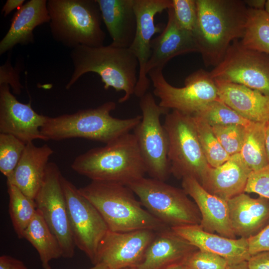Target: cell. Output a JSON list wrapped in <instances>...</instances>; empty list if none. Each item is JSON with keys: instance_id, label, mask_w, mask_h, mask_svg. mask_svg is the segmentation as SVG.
Returning <instances> with one entry per match:
<instances>
[{"instance_id": "cell-25", "label": "cell", "mask_w": 269, "mask_h": 269, "mask_svg": "<svg viewBox=\"0 0 269 269\" xmlns=\"http://www.w3.org/2000/svg\"><path fill=\"white\" fill-rule=\"evenodd\" d=\"M198 249L176 234L171 228L156 232L137 269H166L182 263Z\"/></svg>"}, {"instance_id": "cell-10", "label": "cell", "mask_w": 269, "mask_h": 269, "mask_svg": "<svg viewBox=\"0 0 269 269\" xmlns=\"http://www.w3.org/2000/svg\"><path fill=\"white\" fill-rule=\"evenodd\" d=\"M162 70L155 68L148 73L153 94L159 98L161 107L192 115L219 99L216 85L210 72L197 70L186 78L184 87L177 88L168 83Z\"/></svg>"}, {"instance_id": "cell-45", "label": "cell", "mask_w": 269, "mask_h": 269, "mask_svg": "<svg viewBox=\"0 0 269 269\" xmlns=\"http://www.w3.org/2000/svg\"><path fill=\"white\" fill-rule=\"evenodd\" d=\"M226 269H249L247 264V261H244L241 263L228 265Z\"/></svg>"}, {"instance_id": "cell-9", "label": "cell", "mask_w": 269, "mask_h": 269, "mask_svg": "<svg viewBox=\"0 0 269 269\" xmlns=\"http://www.w3.org/2000/svg\"><path fill=\"white\" fill-rule=\"evenodd\" d=\"M141 119L134 128V134L151 178L166 181L170 173L168 160V138L160 118L169 110L157 104L150 92L140 98Z\"/></svg>"}, {"instance_id": "cell-34", "label": "cell", "mask_w": 269, "mask_h": 269, "mask_svg": "<svg viewBox=\"0 0 269 269\" xmlns=\"http://www.w3.org/2000/svg\"><path fill=\"white\" fill-rule=\"evenodd\" d=\"M211 127L220 144L230 156L240 153L247 127L238 124L214 126Z\"/></svg>"}, {"instance_id": "cell-44", "label": "cell", "mask_w": 269, "mask_h": 269, "mask_svg": "<svg viewBox=\"0 0 269 269\" xmlns=\"http://www.w3.org/2000/svg\"><path fill=\"white\" fill-rule=\"evenodd\" d=\"M265 143L267 153L269 161V120L265 124Z\"/></svg>"}, {"instance_id": "cell-37", "label": "cell", "mask_w": 269, "mask_h": 269, "mask_svg": "<svg viewBox=\"0 0 269 269\" xmlns=\"http://www.w3.org/2000/svg\"><path fill=\"white\" fill-rule=\"evenodd\" d=\"M244 192L255 193L269 199V164L251 172Z\"/></svg>"}, {"instance_id": "cell-46", "label": "cell", "mask_w": 269, "mask_h": 269, "mask_svg": "<svg viewBox=\"0 0 269 269\" xmlns=\"http://www.w3.org/2000/svg\"><path fill=\"white\" fill-rule=\"evenodd\" d=\"M166 269H187V268L182 263H180L173 264Z\"/></svg>"}, {"instance_id": "cell-21", "label": "cell", "mask_w": 269, "mask_h": 269, "mask_svg": "<svg viewBox=\"0 0 269 269\" xmlns=\"http://www.w3.org/2000/svg\"><path fill=\"white\" fill-rule=\"evenodd\" d=\"M231 225L235 235L249 238L269 223V199L251 197L242 193L227 201Z\"/></svg>"}, {"instance_id": "cell-29", "label": "cell", "mask_w": 269, "mask_h": 269, "mask_svg": "<svg viewBox=\"0 0 269 269\" xmlns=\"http://www.w3.org/2000/svg\"><path fill=\"white\" fill-rule=\"evenodd\" d=\"M9 196L8 211L14 230L19 239L24 233L37 212L34 200L24 194L13 185L6 183Z\"/></svg>"}, {"instance_id": "cell-48", "label": "cell", "mask_w": 269, "mask_h": 269, "mask_svg": "<svg viewBox=\"0 0 269 269\" xmlns=\"http://www.w3.org/2000/svg\"><path fill=\"white\" fill-rule=\"evenodd\" d=\"M265 10L269 14V0H266Z\"/></svg>"}, {"instance_id": "cell-40", "label": "cell", "mask_w": 269, "mask_h": 269, "mask_svg": "<svg viewBox=\"0 0 269 269\" xmlns=\"http://www.w3.org/2000/svg\"><path fill=\"white\" fill-rule=\"evenodd\" d=\"M247 264L249 269H269V251L252 255Z\"/></svg>"}, {"instance_id": "cell-4", "label": "cell", "mask_w": 269, "mask_h": 269, "mask_svg": "<svg viewBox=\"0 0 269 269\" xmlns=\"http://www.w3.org/2000/svg\"><path fill=\"white\" fill-rule=\"evenodd\" d=\"M116 107L115 102L108 101L96 108L47 116L40 131L47 141L81 138L106 144L130 133L141 119V115L124 119L113 117L111 113Z\"/></svg>"}, {"instance_id": "cell-43", "label": "cell", "mask_w": 269, "mask_h": 269, "mask_svg": "<svg viewBox=\"0 0 269 269\" xmlns=\"http://www.w3.org/2000/svg\"><path fill=\"white\" fill-rule=\"evenodd\" d=\"M244 2L249 8L258 9L265 10L266 0H245Z\"/></svg>"}, {"instance_id": "cell-13", "label": "cell", "mask_w": 269, "mask_h": 269, "mask_svg": "<svg viewBox=\"0 0 269 269\" xmlns=\"http://www.w3.org/2000/svg\"><path fill=\"white\" fill-rule=\"evenodd\" d=\"M61 175L57 164L49 162L43 183L34 201L37 210L57 238L63 257L71 259L75 255L76 246L69 221Z\"/></svg>"}, {"instance_id": "cell-30", "label": "cell", "mask_w": 269, "mask_h": 269, "mask_svg": "<svg viewBox=\"0 0 269 269\" xmlns=\"http://www.w3.org/2000/svg\"><path fill=\"white\" fill-rule=\"evenodd\" d=\"M245 47L269 54V14L248 7L245 33L240 40Z\"/></svg>"}, {"instance_id": "cell-39", "label": "cell", "mask_w": 269, "mask_h": 269, "mask_svg": "<svg viewBox=\"0 0 269 269\" xmlns=\"http://www.w3.org/2000/svg\"><path fill=\"white\" fill-rule=\"evenodd\" d=\"M247 240L249 252L251 256L260 252L269 251V223L258 233Z\"/></svg>"}, {"instance_id": "cell-47", "label": "cell", "mask_w": 269, "mask_h": 269, "mask_svg": "<svg viewBox=\"0 0 269 269\" xmlns=\"http://www.w3.org/2000/svg\"><path fill=\"white\" fill-rule=\"evenodd\" d=\"M90 269H109L104 264L99 263L95 265H94V267L91 268Z\"/></svg>"}, {"instance_id": "cell-32", "label": "cell", "mask_w": 269, "mask_h": 269, "mask_svg": "<svg viewBox=\"0 0 269 269\" xmlns=\"http://www.w3.org/2000/svg\"><path fill=\"white\" fill-rule=\"evenodd\" d=\"M194 115L204 119L211 126L238 124L247 127L253 122L241 116L219 99L208 104Z\"/></svg>"}, {"instance_id": "cell-22", "label": "cell", "mask_w": 269, "mask_h": 269, "mask_svg": "<svg viewBox=\"0 0 269 269\" xmlns=\"http://www.w3.org/2000/svg\"><path fill=\"white\" fill-rule=\"evenodd\" d=\"M251 172L239 153L218 167L210 166L200 183L210 193L227 201L244 192Z\"/></svg>"}, {"instance_id": "cell-19", "label": "cell", "mask_w": 269, "mask_h": 269, "mask_svg": "<svg viewBox=\"0 0 269 269\" xmlns=\"http://www.w3.org/2000/svg\"><path fill=\"white\" fill-rule=\"evenodd\" d=\"M171 229L198 250L223 257L228 265L247 261L251 256L247 238L231 239L216 235L205 231L199 225L177 226Z\"/></svg>"}, {"instance_id": "cell-16", "label": "cell", "mask_w": 269, "mask_h": 269, "mask_svg": "<svg viewBox=\"0 0 269 269\" xmlns=\"http://www.w3.org/2000/svg\"><path fill=\"white\" fill-rule=\"evenodd\" d=\"M46 117L32 108L31 101H18L8 84H0V133L13 135L26 144L36 139L47 141L40 131Z\"/></svg>"}, {"instance_id": "cell-24", "label": "cell", "mask_w": 269, "mask_h": 269, "mask_svg": "<svg viewBox=\"0 0 269 269\" xmlns=\"http://www.w3.org/2000/svg\"><path fill=\"white\" fill-rule=\"evenodd\" d=\"M219 99L249 121L269 120V96L242 85L215 81Z\"/></svg>"}, {"instance_id": "cell-7", "label": "cell", "mask_w": 269, "mask_h": 269, "mask_svg": "<svg viewBox=\"0 0 269 269\" xmlns=\"http://www.w3.org/2000/svg\"><path fill=\"white\" fill-rule=\"evenodd\" d=\"M127 186L149 213L167 226L200 224L199 209L183 189L144 177Z\"/></svg>"}, {"instance_id": "cell-38", "label": "cell", "mask_w": 269, "mask_h": 269, "mask_svg": "<svg viewBox=\"0 0 269 269\" xmlns=\"http://www.w3.org/2000/svg\"><path fill=\"white\" fill-rule=\"evenodd\" d=\"M8 84L15 94L21 93L22 86L19 81L18 69L12 66L9 59L0 67V84Z\"/></svg>"}, {"instance_id": "cell-49", "label": "cell", "mask_w": 269, "mask_h": 269, "mask_svg": "<svg viewBox=\"0 0 269 269\" xmlns=\"http://www.w3.org/2000/svg\"><path fill=\"white\" fill-rule=\"evenodd\" d=\"M122 269H137L136 267H129V268H126Z\"/></svg>"}, {"instance_id": "cell-33", "label": "cell", "mask_w": 269, "mask_h": 269, "mask_svg": "<svg viewBox=\"0 0 269 269\" xmlns=\"http://www.w3.org/2000/svg\"><path fill=\"white\" fill-rule=\"evenodd\" d=\"M26 144L13 135L0 133V171L6 178L18 164Z\"/></svg>"}, {"instance_id": "cell-23", "label": "cell", "mask_w": 269, "mask_h": 269, "mask_svg": "<svg viewBox=\"0 0 269 269\" xmlns=\"http://www.w3.org/2000/svg\"><path fill=\"white\" fill-rule=\"evenodd\" d=\"M47 3L46 0H30L18 9L0 42V55L17 44L27 45L34 42V29L50 20Z\"/></svg>"}, {"instance_id": "cell-27", "label": "cell", "mask_w": 269, "mask_h": 269, "mask_svg": "<svg viewBox=\"0 0 269 269\" xmlns=\"http://www.w3.org/2000/svg\"><path fill=\"white\" fill-rule=\"evenodd\" d=\"M24 239L36 249L43 269H51V261L63 257L57 238L37 209L24 232Z\"/></svg>"}, {"instance_id": "cell-8", "label": "cell", "mask_w": 269, "mask_h": 269, "mask_svg": "<svg viewBox=\"0 0 269 269\" xmlns=\"http://www.w3.org/2000/svg\"><path fill=\"white\" fill-rule=\"evenodd\" d=\"M163 126L168 138L170 173L177 178L191 177L201 182L209 165L192 115L176 110L168 113Z\"/></svg>"}, {"instance_id": "cell-5", "label": "cell", "mask_w": 269, "mask_h": 269, "mask_svg": "<svg viewBox=\"0 0 269 269\" xmlns=\"http://www.w3.org/2000/svg\"><path fill=\"white\" fill-rule=\"evenodd\" d=\"M79 190L99 211L111 231L158 232L170 228L144 209L127 185L92 181Z\"/></svg>"}, {"instance_id": "cell-31", "label": "cell", "mask_w": 269, "mask_h": 269, "mask_svg": "<svg viewBox=\"0 0 269 269\" xmlns=\"http://www.w3.org/2000/svg\"><path fill=\"white\" fill-rule=\"evenodd\" d=\"M200 143L209 165L216 167L229 159L230 156L223 148L211 126L204 119L192 115Z\"/></svg>"}, {"instance_id": "cell-18", "label": "cell", "mask_w": 269, "mask_h": 269, "mask_svg": "<svg viewBox=\"0 0 269 269\" xmlns=\"http://www.w3.org/2000/svg\"><path fill=\"white\" fill-rule=\"evenodd\" d=\"M185 193L194 201L201 215L199 225L205 231L235 239L230 221L227 201L207 191L193 177L182 179Z\"/></svg>"}, {"instance_id": "cell-1", "label": "cell", "mask_w": 269, "mask_h": 269, "mask_svg": "<svg viewBox=\"0 0 269 269\" xmlns=\"http://www.w3.org/2000/svg\"><path fill=\"white\" fill-rule=\"evenodd\" d=\"M193 32L206 66L216 67L229 47L244 34L248 7L242 0H196Z\"/></svg>"}, {"instance_id": "cell-11", "label": "cell", "mask_w": 269, "mask_h": 269, "mask_svg": "<svg viewBox=\"0 0 269 269\" xmlns=\"http://www.w3.org/2000/svg\"><path fill=\"white\" fill-rule=\"evenodd\" d=\"M61 181L75 246L95 265L99 246L110 230L109 227L99 211L79 189L62 175Z\"/></svg>"}, {"instance_id": "cell-35", "label": "cell", "mask_w": 269, "mask_h": 269, "mask_svg": "<svg viewBox=\"0 0 269 269\" xmlns=\"http://www.w3.org/2000/svg\"><path fill=\"white\" fill-rule=\"evenodd\" d=\"M182 263L187 269H226L228 266L223 257L199 250L190 254Z\"/></svg>"}, {"instance_id": "cell-36", "label": "cell", "mask_w": 269, "mask_h": 269, "mask_svg": "<svg viewBox=\"0 0 269 269\" xmlns=\"http://www.w3.org/2000/svg\"><path fill=\"white\" fill-rule=\"evenodd\" d=\"M175 19L183 29L194 32L197 22L196 0H172Z\"/></svg>"}, {"instance_id": "cell-15", "label": "cell", "mask_w": 269, "mask_h": 269, "mask_svg": "<svg viewBox=\"0 0 269 269\" xmlns=\"http://www.w3.org/2000/svg\"><path fill=\"white\" fill-rule=\"evenodd\" d=\"M156 233L148 229L124 232L109 230L99 246L96 264L103 263L109 269L136 267Z\"/></svg>"}, {"instance_id": "cell-12", "label": "cell", "mask_w": 269, "mask_h": 269, "mask_svg": "<svg viewBox=\"0 0 269 269\" xmlns=\"http://www.w3.org/2000/svg\"><path fill=\"white\" fill-rule=\"evenodd\" d=\"M215 81L243 85L269 96V54L234 41L223 59L210 72Z\"/></svg>"}, {"instance_id": "cell-14", "label": "cell", "mask_w": 269, "mask_h": 269, "mask_svg": "<svg viewBox=\"0 0 269 269\" xmlns=\"http://www.w3.org/2000/svg\"><path fill=\"white\" fill-rule=\"evenodd\" d=\"M172 7V0H134V7L136 19L134 40L129 49L138 62V79L134 95L140 98L149 86V80L145 72L150 56V42L156 33L163 28L155 25L154 17L158 13Z\"/></svg>"}, {"instance_id": "cell-26", "label": "cell", "mask_w": 269, "mask_h": 269, "mask_svg": "<svg viewBox=\"0 0 269 269\" xmlns=\"http://www.w3.org/2000/svg\"><path fill=\"white\" fill-rule=\"evenodd\" d=\"M103 21L112 39L111 45L129 48L135 34L134 0H96Z\"/></svg>"}, {"instance_id": "cell-20", "label": "cell", "mask_w": 269, "mask_h": 269, "mask_svg": "<svg viewBox=\"0 0 269 269\" xmlns=\"http://www.w3.org/2000/svg\"><path fill=\"white\" fill-rule=\"evenodd\" d=\"M54 152L47 144L37 146L26 144L22 156L6 183L14 185L24 194L34 200L44 179L48 160Z\"/></svg>"}, {"instance_id": "cell-3", "label": "cell", "mask_w": 269, "mask_h": 269, "mask_svg": "<svg viewBox=\"0 0 269 269\" xmlns=\"http://www.w3.org/2000/svg\"><path fill=\"white\" fill-rule=\"evenodd\" d=\"M70 57L73 71L65 86L66 89H69L84 74L94 72L100 76L105 90L112 87L117 92H124L119 103L127 101L134 94L139 64L129 48L110 44L96 47L79 45L71 49Z\"/></svg>"}, {"instance_id": "cell-28", "label": "cell", "mask_w": 269, "mask_h": 269, "mask_svg": "<svg viewBox=\"0 0 269 269\" xmlns=\"http://www.w3.org/2000/svg\"><path fill=\"white\" fill-rule=\"evenodd\" d=\"M265 124L253 122L247 127L240 154L252 171L269 164L265 143Z\"/></svg>"}, {"instance_id": "cell-6", "label": "cell", "mask_w": 269, "mask_h": 269, "mask_svg": "<svg viewBox=\"0 0 269 269\" xmlns=\"http://www.w3.org/2000/svg\"><path fill=\"white\" fill-rule=\"evenodd\" d=\"M50 30L57 42L71 49L104 45L106 34L96 0H48Z\"/></svg>"}, {"instance_id": "cell-2", "label": "cell", "mask_w": 269, "mask_h": 269, "mask_svg": "<svg viewBox=\"0 0 269 269\" xmlns=\"http://www.w3.org/2000/svg\"><path fill=\"white\" fill-rule=\"evenodd\" d=\"M71 167L92 181L125 185L144 177L146 173L135 137L131 133L81 154Z\"/></svg>"}, {"instance_id": "cell-41", "label": "cell", "mask_w": 269, "mask_h": 269, "mask_svg": "<svg viewBox=\"0 0 269 269\" xmlns=\"http://www.w3.org/2000/svg\"><path fill=\"white\" fill-rule=\"evenodd\" d=\"M0 269H28L19 259L3 255L0 257Z\"/></svg>"}, {"instance_id": "cell-17", "label": "cell", "mask_w": 269, "mask_h": 269, "mask_svg": "<svg viewBox=\"0 0 269 269\" xmlns=\"http://www.w3.org/2000/svg\"><path fill=\"white\" fill-rule=\"evenodd\" d=\"M167 11L166 25L159 35L150 42V56L145 69L146 75L153 69H163L169 60L176 56L199 52L193 32L183 29L178 24L171 7Z\"/></svg>"}, {"instance_id": "cell-42", "label": "cell", "mask_w": 269, "mask_h": 269, "mask_svg": "<svg viewBox=\"0 0 269 269\" xmlns=\"http://www.w3.org/2000/svg\"><path fill=\"white\" fill-rule=\"evenodd\" d=\"M25 1V0H7L2 8L1 13L6 16L14 9L20 7Z\"/></svg>"}]
</instances>
